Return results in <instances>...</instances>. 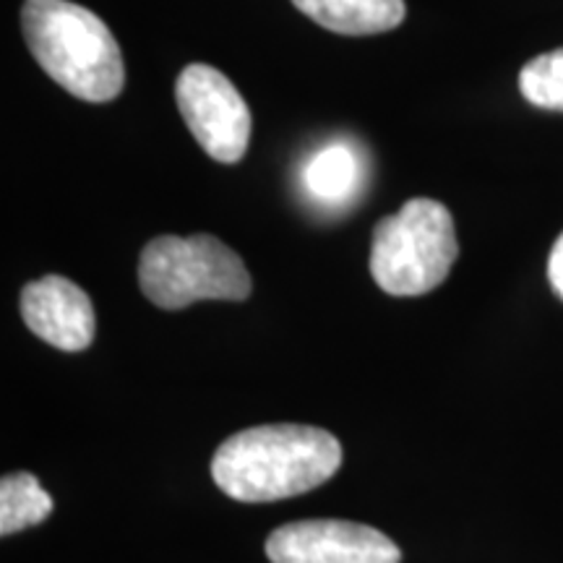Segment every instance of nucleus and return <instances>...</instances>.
I'll return each mask as SVG.
<instances>
[{
	"label": "nucleus",
	"mask_w": 563,
	"mask_h": 563,
	"mask_svg": "<svg viewBox=\"0 0 563 563\" xmlns=\"http://www.w3.org/2000/svg\"><path fill=\"white\" fill-rule=\"evenodd\" d=\"M302 188L321 207H342L363 188V165L344 141L323 146L302 167Z\"/></svg>",
	"instance_id": "nucleus-9"
},
{
	"label": "nucleus",
	"mask_w": 563,
	"mask_h": 563,
	"mask_svg": "<svg viewBox=\"0 0 563 563\" xmlns=\"http://www.w3.org/2000/svg\"><path fill=\"white\" fill-rule=\"evenodd\" d=\"M178 110L194 139L222 165H235L245 157L251 141V110L241 91L222 70L207 63H191L175 81Z\"/></svg>",
	"instance_id": "nucleus-5"
},
{
	"label": "nucleus",
	"mask_w": 563,
	"mask_h": 563,
	"mask_svg": "<svg viewBox=\"0 0 563 563\" xmlns=\"http://www.w3.org/2000/svg\"><path fill=\"white\" fill-rule=\"evenodd\" d=\"M460 256L454 217L433 199L407 201L373 228L371 274L394 298H418L449 277Z\"/></svg>",
	"instance_id": "nucleus-3"
},
{
	"label": "nucleus",
	"mask_w": 563,
	"mask_h": 563,
	"mask_svg": "<svg viewBox=\"0 0 563 563\" xmlns=\"http://www.w3.org/2000/svg\"><path fill=\"white\" fill-rule=\"evenodd\" d=\"M21 30L42 70L74 97L102 104L123 91V53L97 13L70 0H26Z\"/></svg>",
	"instance_id": "nucleus-2"
},
{
	"label": "nucleus",
	"mask_w": 563,
	"mask_h": 563,
	"mask_svg": "<svg viewBox=\"0 0 563 563\" xmlns=\"http://www.w3.org/2000/svg\"><path fill=\"white\" fill-rule=\"evenodd\" d=\"M295 9L313 19L323 30L365 37L382 34L405 21V0H292Z\"/></svg>",
	"instance_id": "nucleus-8"
},
{
	"label": "nucleus",
	"mask_w": 563,
	"mask_h": 563,
	"mask_svg": "<svg viewBox=\"0 0 563 563\" xmlns=\"http://www.w3.org/2000/svg\"><path fill=\"white\" fill-rule=\"evenodd\" d=\"M21 319L32 334L63 352H81L95 342L97 316L89 295L58 274L21 290Z\"/></svg>",
	"instance_id": "nucleus-7"
},
{
	"label": "nucleus",
	"mask_w": 563,
	"mask_h": 563,
	"mask_svg": "<svg viewBox=\"0 0 563 563\" xmlns=\"http://www.w3.org/2000/svg\"><path fill=\"white\" fill-rule=\"evenodd\" d=\"M342 464V446L323 428L277 422L230 435L211 460V477L241 504H272L319 488Z\"/></svg>",
	"instance_id": "nucleus-1"
},
{
	"label": "nucleus",
	"mask_w": 563,
	"mask_h": 563,
	"mask_svg": "<svg viewBox=\"0 0 563 563\" xmlns=\"http://www.w3.org/2000/svg\"><path fill=\"white\" fill-rule=\"evenodd\" d=\"M53 496L34 475H5L0 483V534L9 538L13 532L45 522L53 514Z\"/></svg>",
	"instance_id": "nucleus-10"
},
{
	"label": "nucleus",
	"mask_w": 563,
	"mask_h": 563,
	"mask_svg": "<svg viewBox=\"0 0 563 563\" xmlns=\"http://www.w3.org/2000/svg\"><path fill=\"white\" fill-rule=\"evenodd\" d=\"M272 563H399L402 551L361 522L306 519L274 530L266 540Z\"/></svg>",
	"instance_id": "nucleus-6"
},
{
	"label": "nucleus",
	"mask_w": 563,
	"mask_h": 563,
	"mask_svg": "<svg viewBox=\"0 0 563 563\" xmlns=\"http://www.w3.org/2000/svg\"><path fill=\"white\" fill-rule=\"evenodd\" d=\"M519 91L534 108L563 112V47L527 60L519 70Z\"/></svg>",
	"instance_id": "nucleus-11"
},
{
	"label": "nucleus",
	"mask_w": 563,
	"mask_h": 563,
	"mask_svg": "<svg viewBox=\"0 0 563 563\" xmlns=\"http://www.w3.org/2000/svg\"><path fill=\"white\" fill-rule=\"evenodd\" d=\"M139 285L162 311H180L196 300H245L251 274L214 235H162L141 251Z\"/></svg>",
	"instance_id": "nucleus-4"
},
{
	"label": "nucleus",
	"mask_w": 563,
	"mask_h": 563,
	"mask_svg": "<svg viewBox=\"0 0 563 563\" xmlns=\"http://www.w3.org/2000/svg\"><path fill=\"white\" fill-rule=\"evenodd\" d=\"M548 282H551L553 292L563 300V232L559 235V241L553 243L551 258H548Z\"/></svg>",
	"instance_id": "nucleus-12"
}]
</instances>
